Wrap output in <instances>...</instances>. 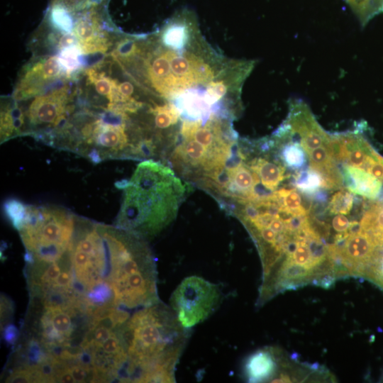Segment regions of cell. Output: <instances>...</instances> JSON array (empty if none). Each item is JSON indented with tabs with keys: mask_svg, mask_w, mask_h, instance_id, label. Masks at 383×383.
<instances>
[{
	"mask_svg": "<svg viewBox=\"0 0 383 383\" xmlns=\"http://www.w3.org/2000/svg\"><path fill=\"white\" fill-rule=\"evenodd\" d=\"M50 20L54 28L62 33L73 30L74 23L71 11L61 4H52Z\"/></svg>",
	"mask_w": 383,
	"mask_h": 383,
	"instance_id": "e0dca14e",
	"label": "cell"
},
{
	"mask_svg": "<svg viewBox=\"0 0 383 383\" xmlns=\"http://www.w3.org/2000/svg\"><path fill=\"white\" fill-rule=\"evenodd\" d=\"M4 209L19 233L26 263L55 262L69 250L77 217L69 209L26 204L14 199L7 200Z\"/></svg>",
	"mask_w": 383,
	"mask_h": 383,
	"instance_id": "277c9868",
	"label": "cell"
},
{
	"mask_svg": "<svg viewBox=\"0 0 383 383\" xmlns=\"http://www.w3.org/2000/svg\"><path fill=\"white\" fill-rule=\"evenodd\" d=\"M3 338L8 345H14L20 338L19 330L12 323H9L4 327Z\"/></svg>",
	"mask_w": 383,
	"mask_h": 383,
	"instance_id": "7402d4cb",
	"label": "cell"
},
{
	"mask_svg": "<svg viewBox=\"0 0 383 383\" xmlns=\"http://www.w3.org/2000/svg\"><path fill=\"white\" fill-rule=\"evenodd\" d=\"M280 158L290 169H300L306 162V152L297 142L288 140L281 148Z\"/></svg>",
	"mask_w": 383,
	"mask_h": 383,
	"instance_id": "5bb4252c",
	"label": "cell"
},
{
	"mask_svg": "<svg viewBox=\"0 0 383 383\" xmlns=\"http://www.w3.org/2000/svg\"><path fill=\"white\" fill-rule=\"evenodd\" d=\"M116 187L123 194L115 226L147 241L174 220L191 184L168 165L148 159Z\"/></svg>",
	"mask_w": 383,
	"mask_h": 383,
	"instance_id": "3957f363",
	"label": "cell"
},
{
	"mask_svg": "<svg viewBox=\"0 0 383 383\" xmlns=\"http://www.w3.org/2000/svg\"><path fill=\"white\" fill-rule=\"evenodd\" d=\"M306 155L309 157L311 168L319 173L335 165V160L332 158L326 143L312 150Z\"/></svg>",
	"mask_w": 383,
	"mask_h": 383,
	"instance_id": "d6986e66",
	"label": "cell"
},
{
	"mask_svg": "<svg viewBox=\"0 0 383 383\" xmlns=\"http://www.w3.org/2000/svg\"><path fill=\"white\" fill-rule=\"evenodd\" d=\"M87 82L94 89L99 99H106V106L113 103L118 82L99 67H91L86 71Z\"/></svg>",
	"mask_w": 383,
	"mask_h": 383,
	"instance_id": "7c38bea8",
	"label": "cell"
},
{
	"mask_svg": "<svg viewBox=\"0 0 383 383\" xmlns=\"http://www.w3.org/2000/svg\"><path fill=\"white\" fill-rule=\"evenodd\" d=\"M82 55L78 43L60 50L57 55L59 61L69 77L81 67Z\"/></svg>",
	"mask_w": 383,
	"mask_h": 383,
	"instance_id": "2e32d148",
	"label": "cell"
},
{
	"mask_svg": "<svg viewBox=\"0 0 383 383\" xmlns=\"http://www.w3.org/2000/svg\"><path fill=\"white\" fill-rule=\"evenodd\" d=\"M343 177L347 188L353 193L371 199L380 194L383 182L361 168L345 165Z\"/></svg>",
	"mask_w": 383,
	"mask_h": 383,
	"instance_id": "9c48e42d",
	"label": "cell"
},
{
	"mask_svg": "<svg viewBox=\"0 0 383 383\" xmlns=\"http://www.w3.org/2000/svg\"><path fill=\"white\" fill-rule=\"evenodd\" d=\"M187 28L184 24L174 23L168 26L162 33V43L171 48H182L187 41Z\"/></svg>",
	"mask_w": 383,
	"mask_h": 383,
	"instance_id": "ac0fdd59",
	"label": "cell"
},
{
	"mask_svg": "<svg viewBox=\"0 0 383 383\" xmlns=\"http://www.w3.org/2000/svg\"><path fill=\"white\" fill-rule=\"evenodd\" d=\"M127 354L123 382H174L189 331L160 301L134 312L116 328Z\"/></svg>",
	"mask_w": 383,
	"mask_h": 383,
	"instance_id": "7a4b0ae2",
	"label": "cell"
},
{
	"mask_svg": "<svg viewBox=\"0 0 383 383\" xmlns=\"http://www.w3.org/2000/svg\"><path fill=\"white\" fill-rule=\"evenodd\" d=\"M69 77L57 56H43L33 60L21 72L13 93L16 101L28 100L45 92L62 77Z\"/></svg>",
	"mask_w": 383,
	"mask_h": 383,
	"instance_id": "52a82bcc",
	"label": "cell"
},
{
	"mask_svg": "<svg viewBox=\"0 0 383 383\" xmlns=\"http://www.w3.org/2000/svg\"><path fill=\"white\" fill-rule=\"evenodd\" d=\"M77 0H53L52 4H61L72 11Z\"/></svg>",
	"mask_w": 383,
	"mask_h": 383,
	"instance_id": "cb8c5ba5",
	"label": "cell"
},
{
	"mask_svg": "<svg viewBox=\"0 0 383 383\" xmlns=\"http://www.w3.org/2000/svg\"><path fill=\"white\" fill-rule=\"evenodd\" d=\"M350 225L348 218L343 214H337L332 220L333 229L339 233L348 232Z\"/></svg>",
	"mask_w": 383,
	"mask_h": 383,
	"instance_id": "603a6c76",
	"label": "cell"
},
{
	"mask_svg": "<svg viewBox=\"0 0 383 383\" xmlns=\"http://www.w3.org/2000/svg\"><path fill=\"white\" fill-rule=\"evenodd\" d=\"M275 354L272 348H265L255 352L248 357L245 365V372L249 382L273 380L277 367Z\"/></svg>",
	"mask_w": 383,
	"mask_h": 383,
	"instance_id": "30bf717a",
	"label": "cell"
},
{
	"mask_svg": "<svg viewBox=\"0 0 383 383\" xmlns=\"http://www.w3.org/2000/svg\"><path fill=\"white\" fill-rule=\"evenodd\" d=\"M354 196L350 192L340 190L334 194L329 205V211L335 214H348L352 209Z\"/></svg>",
	"mask_w": 383,
	"mask_h": 383,
	"instance_id": "ffe728a7",
	"label": "cell"
},
{
	"mask_svg": "<svg viewBox=\"0 0 383 383\" xmlns=\"http://www.w3.org/2000/svg\"><path fill=\"white\" fill-rule=\"evenodd\" d=\"M24 116L18 103L13 100L1 101V143L23 135Z\"/></svg>",
	"mask_w": 383,
	"mask_h": 383,
	"instance_id": "8fae6325",
	"label": "cell"
},
{
	"mask_svg": "<svg viewBox=\"0 0 383 383\" xmlns=\"http://www.w3.org/2000/svg\"><path fill=\"white\" fill-rule=\"evenodd\" d=\"M31 99L26 108L21 106L24 116L23 135H30L48 144L74 111V94L65 84Z\"/></svg>",
	"mask_w": 383,
	"mask_h": 383,
	"instance_id": "5b68a950",
	"label": "cell"
},
{
	"mask_svg": "<svg viewBox=\"0 0 383 383\" xmlns=\"http://www.w3.org/2000/svg\"><path fill=\"white\" fill-rule=\"evenodd\" d=\"M218 285L198 276L184 279L170 298L171 309L185 328L205 321L218 306Z\"/></svg>",
	"mask_w": 383,
	"mask_h": 383,
	"instance_id": "8992f818",
	"label": "cell"
},
{
	"mask_svg": "<svg viewBox=\"0 0 383 383\" xmlns=\"http://www.w3.org/2000/svg\"><path fill=\"white\" fill-rule=\"evenodd\" d=\"M294 184L300 191L307 194L316 192L325 186L321 174L311 168L300 172L295 177Z\"/></svg>",
	"mask_w": 383,
	"mask_h": 383,
	"instance_id": "9a60e30c",
	"label": "cell"
},
{
	"mask_svg": "<svg viewBox=\"0 0 383 383\" xmlns=\"http://www.w3.org/2000/svg\"><path fill=\"white\" fill-rule=\"evenodd\" d=\"M13 304L9 301V299L4 295L1 296V327L8 322L13 314Z\"/></svg>",
	"mask_w": 383,
	"mask_h": 383,
	"instance_id": "44dd1931",
	"label": "cell"
},
{
	"mask_svg": "<svg viewBox=\"0 0 383 383\" xmlns=\"http://www.w3.org/2000/svg\"><path fill=\"white\" fill-rule=\"evenodd\" d=\"M72 32L83 55L103 54L111 48V37L103 29L96 13L90 11L80 16L74 22Z\"/></svg>",
	"mask_w": 383,
	"mask_h": 383,
	"instance_id": "ba28073f",
	"label": "cell"
},
{
	"mask_svg": "<svg viewBox=\"0 0 383 383\" xmlns=\"http://www.w3.org/2000/svg\"><path fill=\"white\" fill-rule=\"evenodd\" d=\"M57 131L52 146L94 163L107 160L155 159V146L146 123H135L125 112L84 104Z\"/></svg>",
	"mask_w": 383,
	"mask_h": 383,
	"instance_id": "6da1fadb",
	"label": "cell"
},
{
	"mask_svg": "<svg viewBox=\"0 0 383 383\" xmlns=\"http://www.w3.org/2000/svg\"><path fill=\"white\" fill-rule=\"evenodd\" d=\"M281 206L294 216H306L309 211L304 206L302 197L295 189L280 188L274 192Z\"/></svg>",
	"mask_w": 383,
	"mask_h": 383,
	"instance_id": "4fadbf2b",
	"label": "cell"
}]
</instances>
